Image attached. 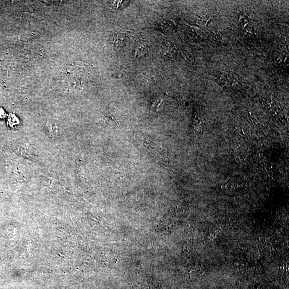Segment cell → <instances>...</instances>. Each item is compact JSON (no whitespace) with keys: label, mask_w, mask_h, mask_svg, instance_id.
Here are the masks:
<instances>
[{"label":"cell","mask_w":289,"mask_h":289,"mask_svg":"<svg viewBox=\"0 0 289 289\" xmlns=\"http://www.w3.org/2000/svg\"><path fill=\"white\" fill-rule=\"evenodd\" d=\"M146 46L145 44H140L137 46L135 48V56L138 55L141 56L145 53L146 51Z\"/></svg>","instance_id":"cell-1"},{"label":"cell","mask_w":289,"mask_h":289,"mask_svg":"<svg viewBox=\"0 0 289 289\" xmlns=\"http://www.w3.org/2000/svg\"><path fill=\"white\" fill-rule=\"evenodd\" d=\"M124 1H114L113 2V6H114V8H118L119 9L121 7L120 6V4H123L125 3Z\"/></svg>","instance_id":"cell-2"}]
</instances>
